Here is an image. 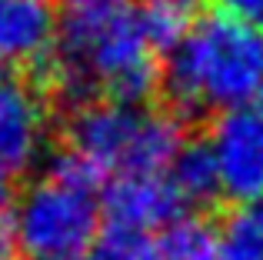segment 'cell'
I'll list each match as a JSON object with an SVG mask.
<instances>
[{
    "mask_svg": "<svg viewBox=\"0 0 263 260\" xmlns=\"http://www.w3.org/2000/svg\"><path fill=\"white\" fill-rule=\"evenodd\" d=\"M263 73V30L230 20L223 13L203 17L190 27L183 44L163 64V90L170 110H240L257 97Z\"/></svg>",
    "mask_w": 263,
    "mask_h": 260,
    "instance_id": "6da1fadb",
    "label": "cell"
},
{
    "mask_svg": "<svg viewBox=\"0 0 263 260\" xmlns=\"http://www.w3.org/2000/svg\"><path fill=\"white\" fill-rule=\"evenodd\" d=\"M100 224V174L70 150L53 154L10 210L13 244L30 260H80L97 244Z\"/></svg>",
    "mask_w": 263,
    "mask_h": 260,
    "instance_id": "7a4b0ae2",
    "label": "cell"
},
{
    "mask_svg": "<svg viewBox=\"0 0 263 260\" xmlns=\"http://www.w3.org/2000/svg\"><path fill=\"white\" fill-rule=\"evenodd\" d=\"M64 150L97 174H167L186 134L177 110H143L110 97L80 100L64 120Z\"/></svg>",
    "mask_w": 263,
    "mask_h": 260,
    "instance_id": "3957f363",
    "label": "cell"
},
{
    "mask_svg": "<svg viewBox=\"0 0 263 260\" xmlns=\"http://www.w3.org/2000/svg\"><path fill=\"white\" fill-rule=\"evenodd\" d=\"M64 53L77 64L87 90H100L103 97L120 104L143 107L163 87V53L143 33L137 7L93 33L84 47Z\"/></svg>",
    "mask_w": 263,
    "mask_h": 260,
    "instance_id": "277c9868",
    "label": "cell"
},
{
    "mask_svg": "<svg viewBox=\"0 0 263 260\" xmlns=\"http://www.w3.org/2000/svg\"><path fill=\"white\" fill-rule=\"evenodd\" d=\"M210 154L220 190L237 203H263V114L257 107L217 114L210 124Z\"/></svg>",
    "mask_w": 263,
    "mask_h": 260,
    "instance_id": "5b68a950",
    "label": "cell"
},
{
    "mask_svg": "<svg viewBox=\"0 0 263 260\" xmlns=\"http://www.w3.org/2000/svg\"><path fill=\"white\" fill-rule=\"evenodd\" d=\"M107 230L117 234H160L183 217L186 203L167 174H117L100 190Z\"/></svg>",
    "mask_w": 263,
    "mask_h": 260,
    "instance_id": "8992f818",
    "label": "cell"
},
{
    "mask_svg": "<svg viewBox=\"0 0 263 260\" xmlns=\"http://www.w3.org/2000/svg\"><path fill=\"white\" fill-rule=\"evenodd\" d=\"M50 143L47 94L27 80H4L0 87V167L10 174L37 167Z\"/></svg>",
    "mask_w": 263,
    "mask_h": 260,
    "instance_id": "52a82bcc",
    "label": "cell"
},
{
    "mask_svg": "<svg viewBox=\"0 0 263 260\" xmlns=\"http://www.w3.org/2000/svg\"><path fill=\"white\" fill-rule=\"evenodd\" d=\"M60 50L57 0H0V67L37 73Z\"/></svg>",
    "mask_w": 263,
    "mask_h": 260,
    "instance_id": "ba28073f",
    "label": "cell"
},
{
    "mask_svg": "<svg viewBox=\"0 0 263 260\" xmlns=\"http://www.w3.org/2000/svg\"><path fill=\"white\" fill-rule=\"evenodd\" d=\"M167 177L177 187L180 200H183L186 207H203V203H213L223 194V190H220L217 160H213L206 140H186L183 150L177 154V160L170 163Z\"/></svg>",
    "mask_w": 263,
    "mask_h": 260,
    "instance_id": "9c48e42d",
    "label": "cell"
},
{
    "mask_svg": "<svg viewBox=\"0 0 263 260\" xmlns=\"http://www.w3.org/2000/svg\"><path fill=\"white\" fill-rule=\"evenodd\" d=\"M60 10V47L77 50L107 24L130 13V0H57Z\"/></svg>",
    "mask_w": 263,
    "mask_h": 260,
    "instance_id": "30bf717a",
    "label": "cell"
},
{
    "mask_svg": "<svg viewBox=\"0 0 263 260\" xmlns=\"http://www.w3.org/2000/svg\"><path fill=\"white\" fill-rule=\"evenodd\" d=\"M157 250L163 260H217L220 230L197 214H183L157 234Z\"/></svg>",
    "mask_w": 263,
    "mask_h": 260,
    "instance_id": "8fae6325",
    "label": "cell"
},
{
    "mask_svg": "<svg viewBox=\"0 0 263 260\" xmlns=\"http://www.w3.org/2000/svg\"><path fill=\"white\" fill-rule=\"evenodd\" d=\"M137 17L143 24V33L150 37V44L170 57L183 37L190 33L193 20H190V7L186 4H177V0H147L143 7H137Z\"/></svg>",
    "mask_w": 263,
    "mask_h": 260,
    "instance_id": "7c38bea8",
    "label": "cell"
},
{
    "mask_svg": "<svg viewBox=\"0 0 263 260\" xmlns=\"http://www.w3.org/2000/svg\"><path fill=\"white\" fill-rule=\"evenodd\" d=\"M217 260H263V203H247L227 217Z\"/></svg>",
    "mask_w": 263,
    "mask_h": 260,
    "instance_id": "4fadbf2b",
    "label": "cell"
},
{
    "mask_svg": "<svg viewBox=\"0 0 263 260\" xmlns=\"http://www.w3.org/2000/svg\"><path fill=\"white\" fill-rule=\"evenodd\" d=\"M90 260H163V257L157 250V240H150V237L107 230V237L97 244Z\"/></svg>",
    "mask_w": 263,
    "mask_h": 260,
    "instance_id": "5bb4252c",
    "label": "cell"
},
{
    "mask_svg": "<svg viewBox=\"0 0 263 260\" xmlns=\"http://www.w3.org/2000/svg\"><path fill=\"white\" fill-rule=\"evenodd\" d=\"M217 7L223 17L263 30V0H217Z\"/></svg>",
    "mask_w": 263,
    "mask_h": 260,
    "instance_id": "9a60e30c",
    "label": "cell"
},
{
    "mask_svg": "<svg viewBox=\"0 0 263 260\" xmlns=\"http://www.w3.org/2000/svg\"><path fill=\"white\" fill-rule=\"evenodd\" d=\"M17 174H10L7 167H0V217L10 214L13 203H17Z\"/></svg>",
    "mask_w": 263,
    "mask_h": 260,
    "instance_id": "2e32d148",
    "label": "cell"
},
{
    "mask_svg": "<svg viewBox=\"0 0 263 260\" xmlns=\"http://www.w3.org/2000/svg\"><path fill=\"white\" fill-rule=\"evenodd\" d=\"M13 250H17L13 234H10L7 227H0V260H13Z\"/></svg>",
    "mask_w": 263,
    "mask_h": 260,
    "instance_id": "e0dca14e",
    "label": "cell"
},
{
    "mask_svg": "<svg viewBox=\"0 0 263 260\" xmlns=\"http://www.w3.org/2000/svg\"><path fill=\"white\" fill-rule=\"evenodd\" d=\"M253 100H257V110L263 114V73H260V84H257V97H253Z\"/></svg>",
    "mask_w": 263,
    "mask_h": 260,
    "instance_id": "ac0fdd59",
    "label": "cell"
},
{
    "mask_svg": "<svg viewBox=\"0 0 263 260\" xmlns=\"http://www.w3.org/2000/svg\"><path fill=\"white\" fill-rule=\"evenodd\" d=\"M177 4H186V7H193V4H200V0H177Z\"/></svg>",
    "mask_w": 263,
    "mask_h": 260,
    "instance_id": "d6986e66",
    "label": "cell"
},
{
    "mask_svg": "<svg viewBox=\"0 0 263 260\" xmlns=\"http://www.w3.org/2000/svg\"><path fill=\"white\" fill-rule=\"evenodd\" d=\"M0 87H4V77H0Z\"/></svg>",
    "mask_w": 263,
    "mask_h": 260,
    "instance_id": "ffe728a7",
    "label": "cell"
}]
</instances>
